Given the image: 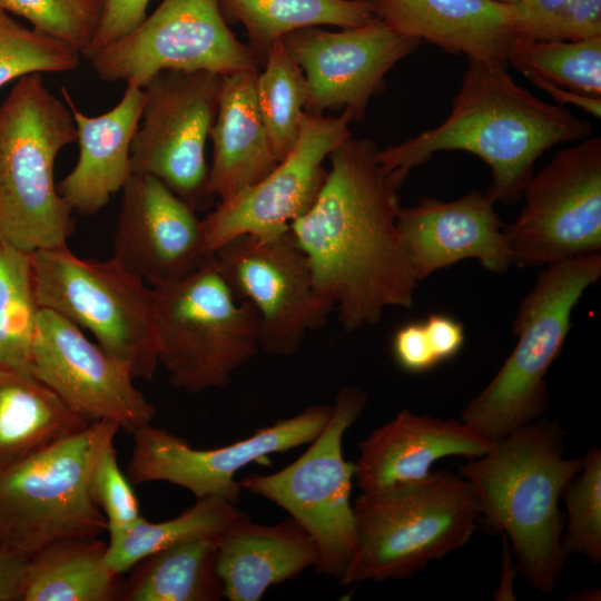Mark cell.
<instances>
[{"mask_svg":"<svg viewBox=\"0 0 601 601\" xmlns=\"http://www.w3.org/2000/svg\"><path fill=\"white\" fill-rule=\"evenodd\" d=\"M378 150L352 137L334 149L316 200L289 225L317 292L348 332L376 325L388 307H412L418 285L397 228L404 181L382 168Z\"/></svg>","mask_w":601,"mask_h":601,"instance_id":"cell-1","label":"cell"},{"mask_svg":"<svg viewBox=\"0 0 601 601\" xmlns=\"http://www.w3.org/2000/svg\"><path fill=\"white\" fill-rule=\"evenodd\" d=\"M467 60L446 119L398 145L380 149L377 160L385 171L405 181L413 168L435 152H471L491 169L492 185L486 195L494 203L513 205L522 199L539 157L556 144L588 138L591 125L516 85L505 67Z\"/></svg>","mask_w":601,"mask_h":601,"instance_id":"cell-2","label":"cell"},{"mask_svg":"<svg viewBox=\"0 0 601 601\" xmlns=\"http://www.w3.org/2000/svg\"><path fill=\"white\" fill-rule=\"evenodd\" d=\"M565 436L558 422L539 417L493 442L459 473L472 486L487 526L511 542L518 572L546 593L566 559L559 500L583 464L582 456L565 457Z\"/></svg>","mask_w":601,"mask_h":601,"instance_id":"cell-3","label":"cell"},{"mask_svg":"<svg viewBox=\"0 0 601 601\" xmlns=\"http://www.w3.org/2000/svg\"><path fill=\"white\" fill-rule=\"evenodd\" d=\"M353 512L355 546L343 584L408 579L464 546L481 519L470 483L447 470L362 492Z\"/></svg>","mask_w":601,"mask_h":601,"instance_id":"cell-4","label":"cell"},{"mask_svg":"<svg viewBox=\"0 0 601 601\" xmlns=\"http://www.w3.org/2000/svg\"><path fill=\"white\" fill-rule=\"evenodd\" d=\"M77 141L65 101L41 73L18 79L0 104V238L32 253L67 245L72 209L53 177L60 150Z\"/></svg>","mask_w":601,"mask_h":601,"instance_id":"cell-5","label":"cell"},{"mask_svg":"<svg viewBox=\"0 0 601 601\" xmlns=\"http://www.w3.org/2000/svg\"><path fill=\"white\" fill-rule=\"evenodd\" d=\"M601 276V253L549 266L521 300L512 325L518 342L461 421L490 442L542 417L549 407L545 376L561 354L573 308Z\"/></svg>","mask_w":601,"mask_h":601,"instance_id":"cell-6","label":"cell"},{"mask_svg":"<svg viewBox=\"0 0 601 601\" xmlns=\"http://www.w3.org/2000/svg\"><path fill=\"white\" fill-rule=\"evenodd\" d=\"M154 290L159 364L176 388H224L258 352L257 312L234 294L211 254L189 276Z\"/></svg>","mask_w":601,"mask_h":601,"instance_id":"cell-7","label":"cell"},{"mask_svg":"<svg viewBox=\"0 0 601 601\" xmlns=\"http://www.w3.org/2000/svg\"><path fill=\"white\" fill-rule=\"evenodd\" d=\"M118 431L112 422H91L0 471V542L29 558L56 541L107 531L90 493V474Z\"/></svg>","mask_w":601,"mask_h":601,"instance_id":"cell-8","label":"cell"},{"mask_svg":"<svg viewBox=\"0 0 601 601\" xmlns=\"http://www.w3.org/2000/svg\"><path fill=\"white\" fill-rule=\"evenodd\" d=\"M36 296L47 308L89 331L135 378L159 365L155 290L115 258H81L68 245L31 253Z\"/></svg>","mask_w":601,"mask_h":601,"instance_id":"cell-9","label":"cell"},{"mask_svg":"<svg viewBox=\"0 0 601 601\" xmlns=\"http://www.w3.org/2000/svg\"><path fill=\"white\" fill-rule=\"evenodd\" d=\"M367 398L355 386L341 388L329 418L309 447L286 467L239 484L289 513L314 540L318 561L314 569L341 580L355 546L351 504L355 462L343 455L345 432L363 413Z\"/></svg>","mask_w":601,"mask_h":601,"instance_id":"cell-10","label":"cell"},{"mask_svg":"<svg viewBox=\"0 0 601 601\" xmlns=\"http://www.w3.org/2000/svg\"><path fill=\"white\" fill-rule=\"evenodd\" d=\"M88 60L99 79L140 88L162 71L227 76L258 70L255 50L233 35L218 0H162Z\"/></svg>","mask_w":601,"mask_h":601,"instance_id":"cell-11","label":"cell"},{"mask_svg":"<svg viewBox=\"0 0 601 601\" xmlns=\"http://www.w3.org/2000/svg\"><path fill=\"white\" fill-rule=\"evenodd\" d=\"M522 198L521 213L503 227L513 264L545 267L601 253V138L558 150Z\"/></svg>","mask_w":601,"mask_h":601,"instance_id":"cell-12","label":"cell"},{"mask_svg":"<svg viewBox=\"0 0 601 601\" xmlns=\"http://www.w3.org/2000/svg\"><path fill=\"white\" fill-rule=\"evenodd\" d=\"M223 76L162 71L144 88L145 106L131 144L134 174L157 178L195 211L210 207L206 142Z\"/></svg>","mask_w":601,"mask_h":601,"instance_id":"cell-13","label":"cell"},{"mask_svg":"<svg viewBox=\"0 0 601 601\" xmlns=\"http://www.w3.org/2000/svg\"><path fill=\"white\" fill-rule=\"evenodd\" d=\"M234 294L259 319V348L290 356L311 331L326 325L333 306L317 292L308 260L289 231L242 235L211 253Z\"/></svg>","mask_w":601,"mask_h":601,"instance_id":"cell-14","label":"cell"},{"mask_svg":"<svg viewBox=\"0 0 601 601\" xmlns=\"http://www.w3.org/2000/svg\"><path fill=\"white\" fill-rule=\"evenodd\" d=\"M332 405H312L298 414L262 427L233 444L198 450L170 432L145 425L136 430L126 475L130 483L162 481L197 499L216 496L237 504L242 486L235 474L269 455L309 444L323 431Z\"/></svg>","mask_w":601,"mask_h":601,"instance_id":"cell-15","label":"cell"},{"mask_svg":"<svg viewBox=\"0 0 601 601\" xmlns=\"http://www.w3.org/2000/svg\"><path fill=\"white\" fill-rule=\"evenodd\" d=\"M349 110L337 117L304 114L293 150L260 181L220 200L201 219L208 254L242 235L268 236L289 225L316 200L329 154L352 137Z\"/></svg>","mask_w":601,"mask_h":601,"instance_id":"cell-16","label":"cell"},{"mask_svg":"<svg viewBox=\"0 0 601 601\" xmlns=\"http://www.w3.org/2000/svg\"><path fill=\"white\" fill-rule=\"evenodd\" d=\"M30 370L89 423L109 421L134 433L157 414L125 363L47 308L38 314Z\"/></svg>","mask_w":601,"mask_h":601,"instance_id":"cell-17","label":"cell"},{"mask_svg":"<svg viewBox=\"0 0 601 601\" xmlns=\"http://www.w3.org/2000/svg\"><path fill=\"white\" fill-rule=\"evenodd\" d=\"M306 80L304 111L349 110L361 121L370 99L384 86L386 73L421 41L374 20L341 31L317 27L294 30L282 38Z\"/></svg>","mask_w":601,"mask_h":601,"instance_id":"cell-18","label":"cell"},{"mask_svg":"<svg viewBox=\"0 0 601 601\" xmlns=\"http://www.w3.org/2000/svg\"><path fill=\"white\" fill-rule=\"evenodd\" d=\"M115 258L151 288L180 280L210 255L201 219L157 178L132 174L122 188Z\"/></svg>","mask_w":601,"mask_h":601,"instance_id":"cell-19","label":"cell"},{"mask_svg":"<svg viewBox=\"0 0 601 601\" xmlns=\"http://www.w3.org/2000/svg\"><path fill=\"white\" fill-rule=\"evenodd\" d=\"M494 201L479 190L443 201L425 197L401 208L397 228L421 283L434 272L463 259H476L501 274L513 264Z\"/></svg>","mask_w":601,"mask_h":601,"instance_id":"cell-20","label":"cell"},{"mask_svg":"<svg viewBox=\"0 0 601 601\" xmlns=\"http://www.w3.org/2000/svg\"><path fill=\"white\" fill-rule=\"evenodd\" d=\"M492 444L462 421L403 410L359 443L354 479L362 492L418 482L431 475L437 460L476 459Z\"/></svg>","mask_w":601,"mask_h":601,"instance_id":"cell-21","label":"cell"},{"mask_svg":"<svg viewBox=\"0 0 601 601\" xmlns=\"http://www.w3.org/2000/svg\"><path fill=\"white\" fill-rule=\"evenodd\" d=\"M60 91L76 126L79 158L57 188L72 211L93 215L134 174L130 149L145 106V90L127 86L119 102L99 116L83 114L66 87Z\"/></svg>","mask_w":601,"mask_h":601,"instance_id":"cell-22","label":"cell"},{"mask_svg":"<svg viewBox=\"0 0 601 601\" xmlns=\"http://www.w3.org/2000/svg\"><path fill=\"white\" fill-rule=\"evenodd\" d=\"M376 18L395 32L505 67L516 37L511 4L494 0H370Z\"/></svg>","mask_w":601,"mask_h":601,"instance_id":"cell-23","label":"cell"},{"mask_svg":"<svg viewBox=\"0 0 601 601\" xmlns=\"http://www.w3.org/2000/svg\"><path fill=\"white\" fill-rule=\"evenodd\" d=\"M318 561L312 536L292 518L275 525L242 516L217 541V572L224 598L258 601L272 587Z\"/></svg>","mask_w":601,"mask_h":601,"instance_id":"cell-24","label":"cell"},{"mask_svg":"<svg viewBox=\"0 0 601 601\" xmlns=\"http://www.w3.org/2000/svg\"><path fill=\"white\" fill-rule=\"evenodd\" d=\"M257 75L258 70L243 71L221 78L208 171V189L219 201L257 184L279 162L259 112Z\"/></svg>","mask_w":601,"mask_h":601,"instance_id":"cell-25","label":"cell"},{"mask_svg":"<svg viewBox=\"0 0 601 601\" xmlns=\"http://www.w3.org/2000/svg\"><path fill=\"white\" fill-rule=\"evenodd\" d=\"M89 424L30 370L0 366V471Z\"/></svg>","mask_w":601,"mask_h":601,"instance_id":"cell-26","label":"cell"},{"mask_svg":"<svg viewBox=\"0 0 601 601\" xmlns=\"http://www.w3.org/2000/svg\"><path fill=\"white\" fill-rule=\"evenodd\" d=\"M107 542L98 536L56 541L29 556L21 601H111L120 599L118 575L105 563Z\"/></svg>","mask_w":601,"mask_h":601,"instance_id":"cell-27","label":"cell"},{"mask_svg":"<svg viewBox=\"0 0 601 601\" xmlns=\"http://www.w3.org/2000/svg\"><path fill=\"white\" fill-rule=\"evenodd\" d=\"M217 541L204 538L160 550L137 564L120 594L126 601H217L224 598L217 572Z\"/></svg>","mask_w":601,"mask_h":601,"instance_id":"cell-28","label":"cell"},{"mask_svg":"<svg viewBox=\"0 0 601 601\" xmlns=\"http://www.w3.org/2000/svg\"><path fill=\"white\" fill-rule=\"evenodd\" d=\"M244 515L227 500L204 496L171 520L150 522L142 516L128 529L108 532L105 563L120 575L145 558L175 544L195 539H219Z\"/></svg>","mask_w":601,"mask_h":601,"instance_id":"cell-29","label":"cell"},{"mask_svg":"<svg viewBox=\"0 0 601 601\" xmlns=\"http://www.w3.org/2000/svg\"><path fill=\"white\" fill-rule=\"evenodd\" d=\"M223 13L246 28L264 55L297 29L322 24L355 28L376 18L370 0H218Z\"/></svg>","mask_w":601,"mask_h":601,"instance_id":"cell-30","label":"cell"},{"mask_svg":"<svg viewBox=\"0 0 601 601\" xmlns=\"http://www.w3.org/2000/svg\"><path fill=\"white\" fill-rule=\"evenodd\" d=\"M39 311L31 253L0 238L1 367L30 370Z\"/></svg>","mask_w":601,"mask_h":601,"instance_id":"cell-31","label":"cell"},{"mask_svg":"<svg viewBox=\"0 0 601 601\" xmlns=\"http://www.w3.org/2000/svg\"><path fill=\"white\" fill-rule=\"evenodd\" d=\"M506 60L529 79L601 98V36L581 41L515 37Z\"/></svg>","mask_w":601,"mask_h":601,"instance_id":"cell-32","label":"cell"},{"mask_svg":"<svg viewBox=\"0 0 601 601\" xmlns=\"http://www.w3.org/2000/svg\"><path fill=\"white\" fill-rule=\"evenodd\" d=\"M265 70L257 75L256 95L273 149L282 161L295 147L305 114L306 80L282 40L266 52Z\"/></svg>","mask_w":601,"mask_h":601,"instance_id":"cell-33","label":"cell"},{"mask_svg":"<svg viewBox=\"0 0 601 601\" xmlns=\"http://www.w3.org/2000/svg\"><path fill=\"white\" fill-rule=\"evenodd\" d=\"M80 57L72 46L27 28L0 10V88L32 73L75 70Z\"/></svg>","mask_w":601,"mask_h":601,"instance_id":"cell-34","label":"cell"},{"mask_svg":"<svg viewBox=\"0 0 601 601\" xmlns=\"http://www.w3.org/2000/svg\"><path fill=\"white\" fill-rule=\"evenodd\" d=\"M581 470L562 490L566 532L562 535L565 554H581L594 565L601 562V451L590 447Z\"/></svg>","mask_w":601,"mask_h":601,"instance_id":"cell-35","label":"cell"},{"mask_svg":"<svg viewBox=\"0 0 601 601\" xmlns=\"http://www.w3.org/2000/svg\"><path fill=\"white\" fill-rule=\"evenodd\" d=\"M105 0H0V10L24 18L32 28L76 48L86 57Z\"/></svg>","mask_w":601,"mask_h":601,"instance_id":"cell-36","label":"cell"},{"mask_svg":"<svg viewBox=\"0 0 601 601\" xmlns=\"http://www.w3.org/2000/svg\"><path fill=\"white\" fill-rule=\"evenodd\" d=\"M90 493L107 520V531H121L141 518L129 479L121 472L114 440L99 452L90 474Z\"/></svg>","mask_w":601,"mask_h":601,"instance_id":"cell-37","label":"cell"},{"mask_svg":"<svg viewBox=\"0 0 601 601\" xmlns=\"http://www.w3.org/2000/svg\"><path fill=\"white\" fill-rule=\"evenodd\" d=\"M601 36V0H570L536 40L581 41Z\"/></svg>","mask_w":601,"mask_h":601,"instance_id":"cell-38","label":"cell"},{"mask_svg":"<svg viewBox=\"0 0 601 601\" xmlns=\"http://www.w3.org/2000/svg\"><path fill=\"white\" fill-rule=\"evenodd\" d=\"M391 348L396 364L407 373H425L440 364L423 321L398 327L392 337Z\"/></svg>","mask_w":601,"mask_h":601,"instance_id":"cell-39","label":"cell"},{"mask_svg":"<svg viewBox=\"0 0 601 601\" xmlns=\"http://www.w3.org/2000/svg\"><path fill=\"white\" fill-rule=\"evenodd\" d=\"M150 0H105L95 38L86 57L130 32L147 17Z\"/></svg>","mask_w":601,"mask_h":601,"instance_id":"cell-40","label":"cell"},{"mask_svg":"<svg viewBox=\"0 0 601 601\" xmlns=\"http://www.w3.org/2000/svg\"><path fill=\"white\" fill-rule=\"evenodd\" d=\"M570 0H519L511 4L516 37L536 40L548 22Z\"/></svg>","mask_w":601,"mask_h":601,"instance_id":"cell-41","label":"cell"},{"mask_svg":"<svg viewBox=\"0 0 601 601\" xmlns=\"http://www.w3.org/2000/svg\"><path fill=\"white\" fill-rule=\"evenodd\" d=\"M439 363L456 356L465 341L464 326L455 318L434 313L423 319Z\"/></svg>","mask_w":601,"mask_h":601,"instance_id":"cell-42","label":"cell"},{"mask_svg":"<svg viewBox=\"0 0 601 601\" xmlns=\"http://www.w3.org/2000/svg\"><path fill=\"white\" fill-rule=\"evenodd\" d=\"M28 560L0 542V601H21Z\"/></svg>","mask_w":601,"mask_h":601,"instance_id":"cell-43","label":"cell"},{"mask_svg":"<svg viewBox=\"0 0 601 601\" xmlns=\"http://www.w3.org/2000/svg\"><path fill=\"white\" fill-rule=\"evenodd\" d=\"M530 80L540 89L548 92L558 104H570L585 112L592 115L595 118L601 116V98L592 97L583 93L575 92L573 90L559 87L554 83L545 81L541 78H530Z\"/></svg>","mask_w":601,"mask_h":601,"instance_id":"cell-44","label":"cell"},{"mask_svg":"<svg viewBox=\"0 0 601 601\" xmlns=\"http://www.w3.org/2000/svg\"><path fill=\"white\" fill-rule=\"evenodd\" d=\"M494 1H499V2H502V3L512 4V3L518 2L519 0H494Z\"/></svg>","mask_w":601,"mask_h":601,"instance_id":"cell-45","label":"cell"}]
</instances>
